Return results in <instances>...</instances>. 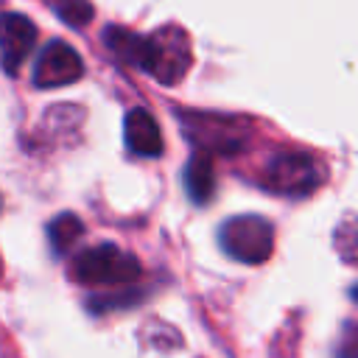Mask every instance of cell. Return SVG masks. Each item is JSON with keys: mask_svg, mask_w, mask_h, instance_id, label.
Returning a JSON list of instances; mask_svg holds the SVG:
<instances>
[{"mask_svg": "<svg viewBox=\"0 0 358 358\" xmlns=\"http://www.w3.org/2000/svg\"><path fill=\"white\" fill-rule=\"evenodd\" d=\"M81 232H84V227H81V221H78L73 213L56 215V218L48 224V241H50L53 255L70 252V249L76 246V241L81 238Z\"/></svg>", "mask_w": 358, "mask_h": 358, "instance_id": "30bf717a", "label": "cell"}, {"mask_svg": "<svg viewBox=\"0 0 358 358\" xmlns=\"http://www.w3.org/2000/svg\"><path fill=\"white\" fill-rule=\"evenodd\" d=\"M336 241H350V246H341L338 252H341V257H344L350 266L358 263V232H347V227H338Z\"/></svg>", "mask_w": 358, "mask_h": 358, "instance_id": "7c38bea8", "label": "cell"}, {"mask_svg": "<svg viewBox=\"0 0 358 358\" xmlns=\"http://www.w3.org/2000/svg\"><path fill=\"white\" fill-rule=\"evenodd\" d=\"M193 62L190 36L179 25H162L148 36H137L134 62L140 70L154 76L159 84H176Z\"/></svg>", "mask_w": 358, "mask_h": 358, "instance_id": "6da1fadb", "label": "cell"}, {"mask_svg": "<svg viewBox=\"0 0 358 358\" xmlns=\"http://www.w3.org/2000/svg\"><path fill=\"white\" fill-rule=\"evenodd\" d=\"M123 140L129 145L131 154L137 157H159L162 154V134H159V126L157 120L151 117L148 109L143 106H134L126 112V120H123Z\"/></svg>", "mask_w": 358, "mask_h": 358, "instance_id": "ba28073f", "label": "cell"}, {"mask_svg": "<svg viewBox=\"0 0 358 358\" xmlns=\"http://www.w3.org/2000/svg\"><path fill=\"white\" fill-rule=\"evenodd\" d=\"M70 274L81 285H123L140 277V263L129 252L112 243H101L84 249L70 263Z\"/></svg>", "mask_w": 358, "mask_h": 358, "instance_id": "7a4b0ae2", "label": "cell"}, {"mask_svg": "<svg viewBox=\"0 0 358 358\" xmlns=\"http://www.w3.org/2000/svg\"><path fill=\"white\" fill-rule=\"evenodd\" d=\"M221 246L229 257L257 266L268 260L274 249V229L260 215H235L221 227Z\"/></svg>", "mask_w": 358, "mask_h": 358, "instance_id": "277c9868", "label": "cell"}, {"mask_svg": "<svg viewBox=\"0 0 358 358\" xmlns=\"http://www.w3.org/2000/svg\"><path fill=\"white\" fill-rule=\"evenodd\" d=\"M185 187L196 204L210 201V196L215 190V171H213V159L207 151H199L190 157V162L185 168Z\"/></svg>", "mask_w": 358, "mask_h": 358, "instance_id": "9c48e42d", "label": "cell"}, {"mask_svg": "<svg viewBox=\"0 0 358 358\" xmlns=\"http://www.w3.org/2000/svg\"><path fill=\"white\" fill-rule=\"evenodd\" d=\"M34 42H36V25L22 14L6 11L0 45H3V70L8 76H14L20 70V64L28 59V53L34 50Z\"/></svg>", "mask_w": 358, "mask_h": 358, "instance_id": "52a82bcc", "label": "cell"}, {"mask_svg": "<svg viewBox=\"0 0 358 358\" xmlns=\"http://www.w3.org/2000/svg\"><path fill=\"white\" fill-rule=\"evenodd\" d=\"M324 179H327L324 165L302 151H282L271 157L263 173V185L280 196H305L316 190Z\"/></svg>", "mask_w": 358, "mask_h": 358, "instance_id": "3957f363", "label": "cell"}, {"mask_svg": "<svg viewBox=\"0 0 358 358\" xmlns=\"http://www.w3.org/2000/svg\"><path fill=\"white\" fill-rule=\"evenodd\" d=\"M352 296H355V299H358V288H355V291H352Z\"/></svg>", "mask_w": 358, "mask_h": 358, "instance_id": "5bb4252c", "label": "cell"}, {"mask_svg": "<svg viewBox=\"0 0 358 358\" xmlns=\"http://www.w3.org/2000/svg\"><path fill=\"white\" fill-rule=\"evenodd\" d=\"M352 350V355L350 358H358V330H355V341H344V355Z\"/></svg>", "mask_w": 358, "mask_h": 358, "instance_id": "4fadbf2b", "label": "cell"}, {"mask_svg": "<svg viewBox=\"0 0 358 358\" xmlns=\"http://www.w3.org/2000/svg\"><path fill=\"white\" fill-rule=\"evenodd\" d=\"M187 137L213 151H238L246 140V126L241 120H227L218 115H182Z\"/></svg>", "mask_w": 358, "mask_h": 358, "instance_id": "8992f818", "label": "cell"}, {"mask_svg": "<svg viewBox=\"0 0 358 358\" xmlns=\"http://www.w3.org/2000/svg\"><path fill=\"white\" fill-rule=\"evenodd\" d=\"M84 73V62L76 53V48H70L62 39H53L42 48V53L34 62V84L36 87H64L78 81Z\"/></svg>", "mask_w": 358, "mask_h": 358, "instance_id": "5b68a950", "label": "cell"}, {"mask_svg": "<svg viewBox=\"0 0 358 358\" xmlns=\"http://www.w3.org/2000/svg\"><path fill=\"white\" fill-rule=\"evenodd\" d=\"M50 3L59 11V17L73 28H81L92 20V3L90 0H50Z\"/></svg>", "mask_w": 358, "mask_h": 358, "instance_id": "8fae6325", "label": "cell"}]
</instances>
